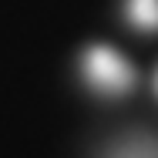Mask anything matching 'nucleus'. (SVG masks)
<instances>
[{"instance_id":"1","label":"nucleus","mask_w":158,"mask_h":158,"mask_svg":"<svg viewBox=\"0 0 158 158\" xmlns=\"http://www.w3.org/2000/svg\"><path fill=\"white\" fill-rule=\"evenodd\" d=\"M84 77L101 94H128L135 88L131 64L108 44H91L84 51Z\"/></svg>"},{"instance_id":"2","label":"nucleus","mask_w":158,"mask_h":158,"mask_svg":"<svg viewBox=\"0 0 158 158\" xmlns=\"http://www.w3.org/2000/svg\"><path fill=\"white\" fill-rule=\"evenodd\" d=\"M104 158H158V135H152V131H131L121 141H114Z\"/></svg>"},{"instance_id":"3","label":"nucleus","mask_w":158,"mask_h":158,"mask_svg":"<svg viewBox=\"0 0 158 158\" xmlns=\"http://www.w3.org/2000/svg\"><path fill=\"white\" fill-rule=\"evenodd\" d=\"M128 20L138 31L158 34V0H128Z\"/></svg>"}]
</instances>
